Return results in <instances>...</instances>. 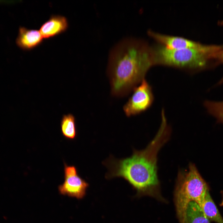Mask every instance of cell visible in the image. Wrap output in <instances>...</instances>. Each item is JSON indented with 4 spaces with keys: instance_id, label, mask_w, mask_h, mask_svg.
I'll return each instance as SVG.
<instances>
[{
    "instance_id": "6da1fadb",
    "label": "cell",
    "mask_w": 223,
    "mask_h": 223,
    "mask_svg": "<svg viewBox=\"0 0 223 223\" xmlns=\"http://www.w3.org/2000/svg\"><path fill=\"white\" fill-rule=\"evenodd\" d=\"M152 65V48L146 42L132 37L119 41L108 56L107 72L112 95H128L144 79Z\"/></svg>"
},
{
    "instance_id": "7a4b0ae2",
    "label": "cell",
    "mask_w": 223,
    "mask_h": 223,
    "mask_svg": "<svg viewBox=\"0 0 223 223\" xmlns=\"http://www.w3.org/2000/svg\"><path fill=\"white\" fill-rule=\"evenodd\" d=\"M170 130L168 124L162 122L155 137L145 149L134 150L131 156L125 158L117 159L110 156L103 163L108 169L106 178L122 177L140 193L158 189L157 155L168 141Z\"/></svg>"
},
{
    "instance_id": "3957f363",
    "label": "cell",
    "mask_w": 223,
    "mask_h": 223,
    "mask_svg": "<svg viewBox=\"0 0 223 223\" xmlns=\"http://www.w3.org/2000/svg\"><path fill=\"white\" fill-rule=\"evenodd\" d=\"M152 49L153 65L198 71L220 63L223 45L203 44L197 49H171L162 45Z\"/></svg>"
},
{
    "instance_id": "277c9868",
    "label": "cell",
    "mask_w": 223,
    "mask_h": 223,
    "mask_svg": "<svg viewBox=\"0 0 223 223\" xmlns=\"http://www.w3.org/2000/svg\"><path fill=\"white\" fill-rule=\"evenodd\" d=\"M209 192L208 184L194 164H190L188 170L179 171L175 191V202L180 223L189 203L193 201L200 206Z\"/></svg>"
},
{
    "instance_id": "5b68a950",
    "label": "cell",
    "mask_w": 223,
    "mask_h": 223,
    "mask_svg": "<svg viewBox=\"0 0 223 223\" xmlns=\"http://www.w3.org/2000/svg\"><path fill=\"white\" fill-rule=\"evenodd\" d=\"M124 105L123 109L128 117L136 115L144 112L151 105L154 97L151 86L144 79Z\"/></svg>"
},
{
    "instance_id": "8992f818",
    "label": "cell",
    "mask_w": 223,
    "mask_h": 223,
    "mask_svg": "<svg viewBox=\"0 0 223 223\" xmlns=\"http://www.w3.org/2000/svg\"><path fill=\"white\" fill-rule=\"evenodd\" d=\"M88 186V183L78 175L75 166L64 164V181L58 186L60 194L81 199L85 196Z\"/></svg>"
},
{
    "instance_id": "52a82bcc",
    "label": "cell",
    "mask_w": 223,
    "mask_h": 223,
    "mask_svg": "<svg viewBox=\"0 0 223 223\" xmlns=\"http://www.w3.org/2000/svg\"><path fill=\"white\" fill-rule=\"evenodd\" d=\"M68 25V19L65 16L52 15L42 24L39 31L44 39H49L66 32Z\"/></svg>"
},
{
    "instance_id": "ba28073f",
    "label": "cell",
    "mask_w": 223,
    "mask_h": 223,
    "mask_svg": "<svg viewBox=\"0 0 223 223\" xmlns=\"http://www.w3.org/2000/svg\"><path fill=\"white\" fill-rule=\"evenodd\" d=\"M43 39L39 30L20 27L16 43L22 49L30 50L41 45Z\"/></svg>"
},
{
    "instance_id": "9c48e42d",
    "label": "cell",
    "mask_w": 223,
    "mask_h": 223,
    "mask_svg": "<svg viewBox=\"0 0 223 223\" xmlns=\"http://www.w3.org/2000/svg\"><path fill=\"white\" fill-rule=\"evenodd\" d=\"M180 223H211L201 208L196 202H190Z\"/></svg>"
},
{
    "instance_id": "30bf717a",
    "label": "cell",
    "mask_w": 223,
    "mask_h": 223,
    "mask_svg": "<svg viewBox=\"0 0 223 223\" xmlns=\"http://www.w3.org/2000/svg\"><path fill=\"white\" fill-rule=\"evenodd\" d=\"M200 207L210 221H213L216 223H223V218L209 192L207 194Z\"/></svg>"
},
{
    "instance_id": "8fae6325",
    "label": "cell",
    "mask_w": 223,
    "mask_h": 223,
    "mask_svg": "<svg viewBox=\"0 0 223 223\" xmlns=\"http://www.w3.org/2000/svg\"><path fill=\"white\" fill-rule=\"evenodd\" d=\"M61 131L63 135L69 139H75L77 136L75 119L71 114L63 115L61 122Z\"/></svg>"
},
{
    "instance_id": "7c38bea8",
    "label": "cell",
    "mask_w": 223,
    "mask_h": 223,
    "mask_svg": "<svg viewBox=\"0 0 223 223\" xmlns=\"http://www.w3.org/2000/svg\"><path fill=\"white\" fill-rule=\"evenodd\" d=\"M204 105L208 113L215 117L218 122L223 124V101L206 100Z\"/></svg>"
},
{
    "instance_id": "4fadbf2b",
    "label": "cell",
    "mask_w": 223,
    "mask_h": 223,
    "mask_svg": "<svg viewBox=\"0 0 223 223\" xmlns=\"http://www.w3.org/2000/svg\"><path fill=\"white\" fill-rule=\"evenodd\" d=\"M221 63H223V52L222 53V57L221 58ZM223 83V77L221 79V80L219 81V83H218V84H222Z\"/></svg>"
},
{
    "instance_id": "5bb4252c",
    "label": "cell",
    "mask_w": 223,
    "mask_h": 223,
    "mask_svg": "<svg viewBox=\"0 0 223 223\" xmlns=\"http://www.w3.org/2000/svg\"><path fill=\"white\" fill-rule=\"evenodd\" d=\"M220 206H223V192L222 193V199L220 204Z\"/></svg>"
}]
</instances>
